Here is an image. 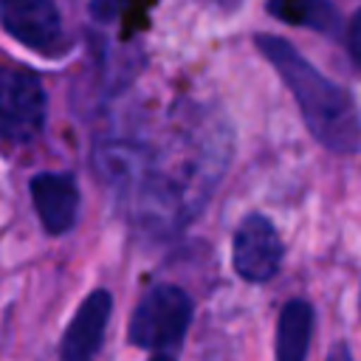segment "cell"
<instances>
[{
    "label": "cell",
    "mask_w": 361,
    "mask_h": 361,
    "mask_svg": "<svg viewBox=\"0 0 361 361\" xmlns=\"http://www.w3.org/2000/svg\"><path fill=\"white\" fill-rule=\"evenodd\" d=\"M257 51L274 65L279 79L293 93L302 121L310 135L330 152L350 155L361 149V110L350 90L324 76L313 62H307L288 39L276 34H257Z\"/></svg>",
    "instance_id": "1"
},
{
    "label": "cell",
    "mask_w": 361,
    "mask_h": 361,
    "mask_svg": "<svg viewBox=\"0 0 361 361\" xmlns=\"http://www.w3.org/2000/svg\"><path fill=\"white\" fill-rule=\"evenodd\" d=\"M195 319L192 296L172 282L152 285L130 313L127 341L155 353H178Z\"/></svg>",
    "instance_id": "2"
},
{
    "label": "cell",
    "mask_w": 361,
    "mask_h": 361,
    "mask_svg": "<svg viewBox=\"0 0 361 361\" xmlns=\"http://www.w3.org/2000/svg\"><path fill=\"white\" fill-rule=\"evenodd\" d=\"M48 99L39 76L25 68H0V141L28 147L45 127Z\"/></svg>",
    "instance_id": "3"
},
{
    "label": "cell",
    "mask_w": 361,
    "mask_h": 361,
    "mask_svg": "<svg viewBox=\"0 0 361 361\" xmlns=\"http://www.w3.org/2000/svg\"><path fill=\"white\" fill-rule=\"evenodd\" d=\"M282 257H285V245H282L276 226L259 212L245 214L231 237L234 274L243 282L265 285L279 274Z\"/></svg>",
    "instance_id": "4"
},
{
    "label": "cell",
    "mask_w": 361,
    "mask_h": 361,
    "mask_svg": "<svg viewBox=\"0 0 361 361\" xmlns=\"http://www.w3.org/2000/svg\"><path fill=\"white\" fill-rule=\"evenodd\" d=\"M110 316H113V293L107 288L90 290L73 310V316L59 338L56 358L59 361H96V355L104 344Z\"/></svg>",
    "instance_id": "5"
},
{
    "label": "cell",
    "mask_w": 361,
    "mask_h": 361,
    "mask_svg": "<svg viewBox=\"0 0 361 361\" xmlns=\"http://www.w3.org/2000/svg\"><path fill=\"white\" fill-rule=\"evenodd\" d=\"M28 195L45 234L62 237L76 226L79 189L68 172H37L28 180Z\"/></svg>",
    "instance_id": "6"
},
{
    "label": "cell",
    "mask_w": 361,
    "mask_h": 361,
    "mask_svg": "<svg viewBox=\"0 0 361 361\" xmlns=\"http://www.w3.org/2000/svg\"><path fill=\"white\" fill-rule=\"evenodd\" d=\"M0 23L8 37L31 51H51L62 37L54 0H0Z\"/></svg>",
    "instance_id": "7"
},
{
    "label": "cell",
    "mask_w": 361,
    "mask_h": 361,
    "mask_svg": "<svg viewBox=\"0 0 361 361\" xmlns=\"http://www.w3.org/2000/svg\"><path fill=\"white\" fill-rule=\"evenodd\" d=\"M147 164H149V149L144 144H138V141H130V138L99 141L96 152H93L96 172L102 175L104 183L116 186L121 192V197L133 192V186L144 175Z\"/></svg>",
    "instance_id": "8"
},
{
    "label": "cell",
    "mask_w": 361,
    "mask_h": 361,
    "mask_svg": "<svg viewBox=\"0 0 361 361\" xmlns=\"http://www.w3.org/2000/svg\"><path fill=\"white\" fill-rule=\"evenodd\" d=\"M316 327V310L307 299L293 296L279 307L274 333V361H307Z\"/></svg>",
    "instance_id": "9"
},
{
    "label": "cell",
    "mask_w": 361,
    "mask_h": 361,
    "mask_svg": "<svg viewBox=\"0 0 361 361\" xmlns=\"http://www.w3.org/2000/svg\"><path fill=\"white\" fill-rule=\"evenodd\" d=\"M268 14L319 34H336L341 25L338 8L330 0H268Z\"/></svg>",
    "instance_id": "10"
},
{
    "label": "cell",
    "mask_w": 361,
    "mask_h": 361,
    "mask_svg": "<svg viewBox=\"0 0 361 361\" xmlns=\"http://www.w3.org/2000/svg\"><path fill=\"white\" fill-rule=\"evenodd\" d=\"M347 54L353 56L355 65H361V8L353 14L347 25Z\"/></svg>",
    "instance_id": "11"
},
{
    "label": "cell",
    "mask_w": 361,
    "mask_h": 361,
    "mask_svg": "<svg viewBox=\"0 0 361 361\" xmlns=\"http://www.w3.org/2000/svg\"><path fill=\"white\" fill-rule=\"evenodd\" d=\"M90 14L99 23H107L118 14V0H90Z\"/></svg>",
    "instance_id": "12"
},
{
    "label": "cell",
    "mask_w": 361,
    "mask_h": 361,
    "mask_svg": "<svg viewBox=\"0 0 361 361\" xmlns=\"http://www.w3.org/2000/svg\"><path fill=\"white\" fill-rule=\"evenodd\" d=\"M327 361H355V358H353V350L347 341H336L327 353Z\"/></svg>",
    "instance_id": "13"
},
{
    "label": "cell",
    "mask_w": 361,
    "mask_h": 361,
    "mask_svg": "<svg viewBox=\"0 0 361 361\" xmlns=\"http://www.w3.org/2000/svg\"><path fill=\"white\" fill-rule=\"evenodd\" d=\"M149 361H178V355L175 353H155Z\"/></svg>",
    "instance_id": "14"
}]
</instances>
